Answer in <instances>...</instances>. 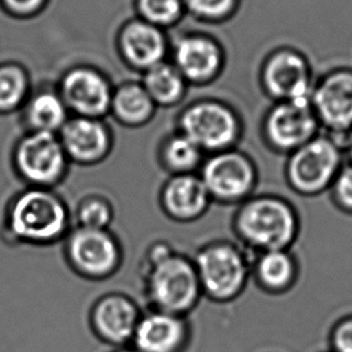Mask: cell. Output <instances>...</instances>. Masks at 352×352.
Returning <instances> with one entry per match:
<instances>
[{
  "instance_id": "cell-1",
  "label": "cell",
  "mask_w": 352,
  "mask_h": 352,
  "mask_svg": "<svg viewBox=\"0 0 352 352\" xmlns=\"http://www.w3.org/2000/svg\"><path fill=\"white\" fill-rule=\"evenodd\" d=\"M72 226V208L57 189L24 186L5 205L0 236L10 247L48 248L62 243Z\"/></svg>"
},
{
  "instance_id": "cell-2",
  "label": "cell",
  "mask_w": 352,
  "mask_h": 352,
  "mask_svg": "<svg viewBox=\"0 0 352 352\" xmlns=\"http://www.w3.org/2000/svg\"><path fill=\"white\" fill-rule=\"evenodd\" d=\"M141 272L148 308L189 316L204 298L192 257L166 241L148 247Z\"/></svg>"
},
{
  "instance_id": "cell-3",
  "label": "cell",
  "mask_w": 352,
  "mask_h": 352,
  "mask_svg": "<svg viewBox=\"0 0 352 352\" xmlns=\"http://www.w3.org/2000/svg\"><path fill=\"white\" fill-rule=\"evenodd\" d=\"M232 230L238 243L252 255L292 249L300 237V213L284 196L254 194L237 206Z\"/></svg>"
},
{
  "instance_id": "cell-4",
  "label": "cell",
  "mask_w": 352,
  "mask_h": 352,
  "mask_svg": "<svg viewBox=\"0 0 352 352\" xmlns=\"http://www.w3.org/2000/svg\"><path fill=\"white\" fill-rule=\"evenodd\" d=\"M252 257L239 243L228 239L202 244L192 261L204 297L219 305L237 300L252 280Z\"/></svg>"
},
{
  "instance_id": "cell-5",
  "label": "cell",
  "mask_w": 352,
  "mask_h": 352,
  "mask_svg": "<svg viewBox=\"0 0 352 352\" xmlns=\"http://www.w3.org/2000/svg\"><path fill=\"white\" fill-rule=\"evenodd\" d=\"M345 162L342 138L320 133L286 157L284 178L297 195L316 197L329 190Z\"/></svg>"
},
{
  "instance_id": "cell-6",
  "label": "cell",
  "mask_w": 352,
  "mask_h": 352,
  "mask_svg": "<svg viewBox=\"0 0 352 352\" xmlns=\"http://www.w3.org/2000/svg\"><path fill=\"white\" fill-rule=\"evenodd\" d=\"M207 154L237 147L244 135V120L234 106L218 98L188 102L176 118V128Z\"/></svg>"
},
{
  "instance_id": "cell-7",
  "label": "cell",
  "mask_w": 352,
  "mask_h": 352,
  "mask_svg": "<svg viewBox=\"0 0 352 352\" xmlns=\"http://www.w3.org/2000/svg\"><path fill=\"white\" fill-rule=\"evenodd\" d=\"M14 176L24 186L57 189L67 181L72 162L58 133L23 131L10 153Z\"/></svg>"
},
{
  "instance_id": "cell-8",
  "label": "cell",
  "mask_w": 352,
  "mask_h": 352,
  "mask_svg": "<svg viewBox=\"0 0 352 352\" xmlns=\"http://www.w3.org/2000/svg\"><path fill=\"white\" fill-rule=\"evenodd\" d=\"M62 244L67 267L85 280H107L123 266V244L111 229L72 226Z\"/></svg>"
},
{
  "instance_id": "cell-9",
  "label": "cell",
  "mask_w": 352,
  "mask_h": 352,
  "mask_svg": "<svg viewBox=\"0 0 352 352\" xmlns=\"http://www.w3.org/2000/svg\"><path fill=\"white\" fill-rule=\"evenodd\" d=\"M199 176L212 202L237 207L255 194L260 173L255 160L236 147L207 154Z\"/></svg>"
},
{
  "instance_id": "cell-10",
  "label": "cell",
  "mask_w": 352,
  "mask_h": 352,
  "mask_svg": "<svg viewBox=\"0 0 352 352\" xmlns=\"http://www.w3.org/2000/svg\"><path fill=\"white\" fill-rule=\"evenodd\" d=\"M321 133L309 99L276 101L267 109L260 136L271 152L287 157Z\"/></svg>"
},
{
  "instance_id": "cell-11",
  "label": "cell",
  "mask_w": 352,
  "mask_h": 352,
  "mask_svg": "<svg viewBox=\"0 0 352 352\" xmlns=\"http://www.w3.org/2000/svg\"><path fill=\"white\" fill-rule=\"evenodd\" d=\"M315 80L309 59L294 47L272 51L258 70L262 93L273 102L309 99Z\"/></svg>"
},
{
  "instance_id": "cell-12",
  "label": "cell",
  "mask_w": 352,
  "mask_h": 352,
  "mask_svg": "<svg viewBox=\"0 0 352 352\" xmlns=\"http://www.w3.org/2000/svg\"><path fill=\"white\" fill-rule=\"evenodd\" d=\"M115 86L105 72L91 64L67 67L56 82L70 115L91 118L109 117Z\"/></svg>"
},
{
  "instance_id": "cell-13",
  "label": "cell",
  "mask_w": 352,
  "mask_h": 352,
  "mask_svg": "<svg viewBox=\"0 0 352 352\" xmlns=\"http://www.w3.org/2000/svg\"><path fill=\"white\" fill-rule=\"evenodd\" d=\"M309 101L321 130L343 138L352 129V67H334L316 78Z\"/></svg>"
},
{
  "instance_id": "cell-14",
  "label": "cell",
  "mask_w": 352,
  "mask_h": 352,
  "mask_svg": "<svg viewBox=\"0 0 352 352\" xmlns=\"http://www.w3.org/2000/svg\"><path fill=\"white\" fill-rule=\"evenodd\" d=\"M143 310L133 297L111 291L99 296L88 311V324L91 333L100 343L112 349L129 346Z\"/></svg>"
},
{
  "instance_id": "cell-15",
  "label": "cell",
  "mask_w": 352,
  "mask_h": 352,
  "mask_svg": "<svg viewBox=\"0 0 352 352\" xmlns=\"http://www.w3.org/2000/svg\"><path fill=\"white\" fill-rule=\"evenodd\" d=\"M58 138L72 165L91 167L106 162L115 149V133L104 118L70 116Z\"/></svg>"
},
{
  "instance_id": "cell-16",
  "label": "cell",
  "mask_w": 352,
  "mask_h": 352,
  "mask_svg": "<svg viewBox=\"0 0 352 352\" xmlns=\"http://www.w3.org/2000/svg\"><path fill=\"white\" fill-rule=\"evenodd\" d=\"M170 62L191 86H208L224 72L226 54L214 38L186 34L171 46Z\"/></svg>"
},
{
  "instance_id": "cell-17",
  "label": "cell",
  "mask_w": 352,
  "mask_h": 352,
  "mask_svg": "<svg viewBox=\"0 0 352 352\" xmlns=\"http://www.w3.org/2000/svg\"><path fill=\"white\" fill-rule=\"evenodd\" d=\"M117 51L125 67L142 75L157 64L168 60L171 45L164 29L138 19L119 29Z\"/></svg>"
},
{
  "instance_id": "cell-18",
  "label": "cell",
  "mask_w": 352,
  "mask_h": 352,
  "mask_svg": "<svg viewBox=\"0 0 352 352\" xmlns=\"http://www.w3.org/2000/svg\"><path fill=\"white\" fill-rule=\"evenodd\" d=\"M192 342L189 316L143 310L131 346L140 352H186Z\"/></svg>"
},
{
  "instance_id": "cell-19",
  "label": "cell",
  "mask_w": 352,
  "mask_h": 352,
  "mask_svg": "<svg viewBox=\"0 0 352 352\" xmlns=\"http://www.w3.org/2000/svg\"><path fill=\"white\" fill-rule=\"evenodd\" d=\"M157 199L162 213L177 224L195 223L213 204L199 173L167 177Z\"/></svg>"
},
{
  "instance_id": "cell-20",
  "label": "cell",
  "mask_w": 352,
  "mask_h": 352,
  "mask_svg": "<svg viewBox=\"0 0 352 352\" xmlns=\"http://www.w3.org/2000/svg\"><path fill=\"white\" fill-rule=\"evenodd\" d=\"M300 271V262L292 249L258 252L252 257V280L267 295H285L292 290Z\"/></svg>"
},
{
  "instance_id": "cell-21",
  "label": "cell",
  "mask_w": 352,
  "mask_h": 352,
  "mask_svg": "<svg viewBox=\"0 0 352 352\" xmlns=\"http://www.w3.org/2000/svg\"><path fill=\"white\" fill-rule=\"evenodd\" d=\"M19 115L23 131L51 133H59L72 116L56 83L34 86Z\"/></svg>"
},
{
  "instance_id": "cell-22",
  "label": "cell",
  "mask_w": 352,
  "mask_h": 352,
  "mask_svg": "<svg viewBox=\"0 0 352 352\" xmlns=\"http://www.w3.org/2000/svg\"><path fill=\"white\" fill-rule=\"evenodd\" d=\"M157 110L142 82L129 80L115 86L109 117L124 128L140 129L152 122Z\"/></svg>"
},
{
  "instance_id": "cell-23",
  "label": "cell",
  "mask_w": 352,
  "mask_h": 352,
  "mask_svg": "<svg viewBox=\"0 0 352 352\" xmlns=\"http://www.w3.org/2000/svg\"><path fill=\"white\" fill-rule=\"evenodd\" d=\"M205 157L206 153L177 129L165 135L157 148V164L168 176L199 173Z\"/></svg>"
},
{
  "instance_id": "cell-24",
  "label": "cell",
  "mask_w": 352,
  "mask_h": 352,
  "mask_svg": "<svg viewBox=\"0 0 352 352\" xmlns=\"http://www.w3.org/2000/svg\"><path fill=\"white\" fill-rule=\"evenodd\" d=\"M143 87L157 109H173L186 100L190 85L170 60L157 64L141 75Z\"/></svg>"
},
{
  "instance_id": "cell-25",
  "label": "cell",
  "mask_w": 352,
  "mask_h": 352,
  "mask_svg": "<svg viewBox=\"0 0 352 352\" xmlns=\"http://www.w3.org/2000/svg\"><path fill=\"white\" fill-rule=\"evenodd\" d=\"M33 88L32 75L22 63H0V116L19 113Z\"/></svg>"
},
{
  "instance_id": "cell-26",
  "label": "cell",
  "mask_w": 352,
  "mask_h": 352,
  "mask_svg": "<svg viewBox=\"0 0 352 352\" xmlns=\"http://www.w3.org/2000/svg\"><path fill=\"white\" fill-rule=\"evenodd\" d=\"M72 212L74 226L88 229H111L116 218L113 202L100 191L83 194Z\"/></svg>"
},
{
  "instance_id": "cell-27",
  "label": "cell",
  "mask_w": 352,
  "mask_h": 352,
  "mask_svg": "<svg viewBox=\"0 0 352 352\" xmlns=\"http://www.w3.org/2000/svg\"><path fill=\"white\" fill-rule=\"evenodd\" d=\"M138 10L140 19L165 30L179 22L186 6L183 0H138Z\"/></svg>"
},
{
  "instance_id": "cell-28",
  "label": "cell",
  "mask_w": 352,
  "mask_h": 352,
  "mask_svg": "<svg viewBox=\"0 0 352 352\" xmlns=\"http://www.w3.org/2000/svg\"><path fill=\"white\" fill-rule=\"evenodd\" d=\"M186 10L196 19L208 23H219L234 14L238 0H183Z\"/></svg>"
},
{
  "instance_id": "cell-29",
  "label": "cell",
  "mask_w": 352,
  "mask_h": 352,
  "mask_svg": "<svg viewBox=\"0 0 352 352\" xmlns=\"http://www.w3.org/2000/svg\"><path fill=\"white\" fill-rule=\"evenodd\" d=\"M329 197L334 207L352 217V164L346 162L329 188Z\"/></svg>"
},
{
  "instance_id": "cell-30",
  "label": "cell",
  "mask_w": 352,
  "mask_h": 352,
  "mask_svg": "<svg viewBox=\"0 0 352 352\" xmlns=\"http://www.w3.org/2000/svg\"><path fill=\"white\" fill-rule=\"evenodd\" d=\"M331 352H352V315L334 324L329 336Z\"/></svg>"
},
{
  "instance_id": "cell-31",
  "label": "cell",
  "mask_w": 352,
  "mask_h": 352,
  "mask_svg": "<svg viewBox=\"0 0 352 352\" xmlns=\"http://www.w3.org/2000/svg\"><path fill=\"white\" fill-rule=\"evenodd\" d=\"M48 0H0L10 14L19 19L33 17L46 6Z\"/></svg>"
},
{
  "instance_id": "cell-32",
  "label": "cell",
  "mask_w": 352,
  "mask_h": 352,
  "mask_svg": "<svg viewBox=\"0 0 352 352\" xmlns=\"http://www.w3.org/2000/svg\"><path fill=\"white\" fill-rule=\"evenodd\" d=\"M342 143H343L344 154L346 157V162L352 164V129L342 138Z\"/></svg>"
},
{
  "instance_id": "cell-33",
  "label": "cell",
  "mask_w": 352,
  "mask_h": 352,
  "mask_svg": "<svg viewBox=\"0 0 352 352\" xmlns=\"http://www.w3.org/2000/svg\"><path fill=\"white\" fill-rule=\"evenodd\" d=\"M110 352H140L136 350V349L131 346V345H129V346H123V348L118 349H112Z\"/></svg>"
}]
</instances>
